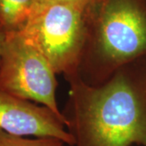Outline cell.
Returning a JSON list of instances; mask_svg holds the SVG:
<instances>
[{
	"instance_id": "cell-7",
	"label": "cell",
	"mask_w": 146,
	"mask_h": 146,
	"mask_svg": "<svg viewBox=\"0 0 146 146\" xmlns=\"http://www.w3.org/2000/svg\"><path fill=\"white\" fill-rule=\"evenodd\" d=\"M63 141L53 137H36L11 135L0 129V146H64Z\"/></svg>"
},
{
	"instance_id": "cell-3",
	"label": "cell",
	"mask_w": 146,
	"mask_h": 146,
	"mask_svg": "<svg viewBox=\"0 0 146 146\" xmlns=\"http://www.w3.org/2000/svg\"><path fill=\"white\" fill-rule=\"evenodd\" d=\"M89 0L38 3L21 33L46 57L56 74H77Z\"/></svg>"
},
{
	"instance_id": "cell-1",
	"label": "cell",
	"mask_w": 146,
	"mask_h": 146,
	"mask_svg": "<svg viewBox=\"0 0 146 146\" xmlns=\"http://www.w3.org/2000/svg\"><path fill=\"white\" fill-rule=\"evenodd\" d=\"M63 110L76 146H146V57L127 63L104 83L89 85L77 74Z\"/></svg>"
},
{
	"instance_id": "cell-4",
	"label": "cell",
	"mask_w": 146,
	"mask_h": 146,
	"mask_svg": "<svg viewBox=\"0 0 146 146\" xmlns=\"http://www.w3.org/2000/svg\"><path fill=\"white\" fill-rule=\"evenodd\" d=\"M55 75L46 57L21 31L5 33L0 51L1 90L40 103L64 118L56 101Z\"/></svg>"
},
{
	"instance_id": "cell-2",
	"label": "cell",
	"mask_w": 146,
	"mask_h": 146,
	"mask_svg": "<svg viewBox=\"0 0 146 146\" xmlns=\"http://www.w3.org/2000/svg\"><path fill=\"white\" fill-rule=\"evenodd\" d=\"M146 57V0H89L77 75L99 85L127 63Z\"/></svg>"
},
{
	"instance_id": "cell-10",
	"label": "cell",
	"mask_w": 146,
	"mask_h": 146,
	"mask_svg": "<svg viewBox=\"0 0 146 146\" xmlns=\"http://www.w3.org/2000/svg\"><path fill=\"white\" fill-rule=\"evenodd\" d=\"M0 29H1V28H0Z\"/></svg>"
},
{
	"instance_id": "cell-9",
	"label": "cell",
	"mask_w": 146,
	"mask_h": 146,
	"mask_svg": "<svg viewBox=\"0 0 146 146\" xmlns=\"http://www.w3.org/2000/svg\"><path fill=\"white\" fill-rule=\"evenodd\" d=\"M5 37V32L3 31L2 29H0V51H1V48H2V45Z\"/></svg>"
},
{
	"instance_id": "cell-8",
	"label": "cell",
	"mask_w": 146,
	"mask_h": 146,
	"mask_svg": "<svg viewBox=\"0 0 146 146\" xmlns=\"http://www.w3.org/2000/svg\"><path fill=\"white\" fill-rule=\"evenodd\" d=\"M78 0H37L38 3H65V2H74Z\"/></svg>"
},
{
	"instance_id": "cell-5",
	"label": "cell",
	"mask_w": 146,
	"mask_h": 146,
	"mask_svg": "<svg viewBox=\"0 0 146 146\" xmlns=\"http://www.w3.org/2000/svg\"><path fill=\"white\" fill-rule=\"evenodd\" d=\"M67 122L46 106L21 99L0 89V129L19 136L53 137L75 145Z\"/></svg>"
},
{
	"instance_id": "cell-6",
	"label": "cell",
	"mask_w": 146,
	"mask_h": 146,
	"mask_svg": "<svg viewBox=\"0 0 146 146\" xmlns=\"http://www.w3.org/2000/svg\"><path fill=\"white\" fill-rule=\"evenodd\" d=\"M36 3L37 0H0V28L5 33L21 31Z\"/></svg>"
}]
</instances>
